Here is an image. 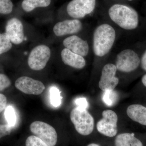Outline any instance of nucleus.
Listing matches in <instances>:
<instances>
[{"instance_id": "nucleus-13", "label": "nucleus", "mask_w": 146, "mask_h": 146, "mask_svg": "<svg viewBox=\"0 0 146 146\" xmlns=\"http://www.w3.org/2000/svg\"><path fill=\"white\" fill-rule=\"evenodd\" d=\"M63 45L72 52L84 57L88 54L89 46L86 41L76 35H72L65 38Z\"/></svg>"}, {"instance_id": "nucleus-1", "label": "nucleus", "mask_w": 146, "mask_h": 146, "mask_svg": "<svg viewBox=\"0 0 146 146\" xmlns=\"http://www.w3.org/2000/svg\"><path fill=\"white\" fill-rule=\"evenodd\" d=\"M108 13L110 19L122 28L132 30L138 27V12L130 6L115 4L110 7Z\"/></svg>"}, {"instance_id": "nucleus-28", "label": "nucleus", "mask_w": 146, "mask_h": 146, "mask_svg": "<svg viewBox=\"0 0 146 146\" xmlns=\"http://www.w3.org/2000/svg\"><path fill=\"white\" fill-rule=\"evenodd\" d=\"M141 64L142 69L146 71V50L141 57Z\"/></svg>"}, {"instance_id": "nucleus-26", "label": "nucleus", "mask_w": 146, "mask_h": 146, "mask_svg": "<svg viewBox=\"0 0 146 146\" xmlns=\"http://www.w3.org/2000/svg\"><path fill=\"white\" fill-rule=\"evenodd\" d=\"M11 128L8 124L0 125V139L9 135L11 132Z\"/></svg>"}, {"instance_id": "nucleus-24", "label": "nucleus", "mask_w": 146, "mask_h": 146, "mask_svg": "<svg viewBox=\"0 0 146 146\" xmlns=\"http://www.w3.org/2000/svg\"><path fill=\"white\" fill-rule=\"evenodd\" d=\"M11 84V81L7 76L0 74V91H3L8 88Z\"/></svg>"}, {"instance_id": "nucleus-16", "label": "nucleus", "mask_w": 146, "mask_h": 146, "mask_svg": "<svg viewBox=\"0 0 146 146\" xmlns=\"http://www.w3.org/2000/svg\"><path fill=\"white\" fill-rule=\"evenodd\" d=\"M115 146H143V143L133 133H124L116 137Z\"/></svg>"}, {"instance_id": "nucleus-15", "label": "nucleus", "mask_w": 146, "mask_h": 146, "mask_svg": "<svg viewBox=\"0 0 146 146\" xmlns=\"http://www.w3.org/2000/svg\"><path fill=\"white\" fill-rule=\"evenodd\" d=\"M127 114L134 121L146 126V107L141 104L131 105L127 109Z\"/></svg>"}, {"instance_id": "nucleus-12", "label": "nucleus", "mask_w": 146, "mask_h": 146, "mask_svg": "<svg viewBox=\"0 0 146 146\" xmlns=\"http://www.w3.org/2000/svg\"><path fill=\"white\" fill-rule=\"evenodd\" d=\"M82 24L78 19L66 20L58 22L53 27L54 34L57 36L76 34L82 29Z\"/></svg>"}, {"instance_id": "nucleus-25", "label": "nucleus", "mask_w": 146, "mask_h": 146, "mask_svg": "<svg viewBox=\"0 0 146 146\" xmlns=\"http://www.w3.org/2000/svg\"><path fill=\"white\" fill-rule=\"evenodd\" d=\"M74 102L77 107L80 109L87 110L89 107V103L86 98L83 97L78 98Z\"/></svg>"}, {"instance_id": "nucleus-18", "label": "nucleus", "mask_w": 146, "mask_h": 146, "mask_svg": "<svg viewBox=\"0 0 146 146\" xmlns=\"http://www.w3.org/2000/svg\"><path fill=\"white\" fill-rule=\"evenodd\" d=\"M119 96L115 90H109L104 91L102 100L104 103L109 107L115 106L118 101Z\"/></svg>"}, {"instance_id": "nucleus-11", "label": "nucleus", "mask_w": 146, "mask_h": 146, "mask_svg": "<svg viewBox=\"0 0 146 146\" xmlns=\"http://www.w3.org/2000/svg\"><path fill=\"white\" fill-rule=\"evenodd\" d=\"M5 33L11 43L14 44H20L23 42L25 38L23 25L18 18H11L7 21L5 27Z\"/></svg>"}, {"instance_id": "nucleus-2", "label": "nucleus", "mask_w": 146, "mask_h": 146, "mask_svg": "<svg viewBox=\"0 0 146 146\" xmlns=\"http://www.w3.org/2000/svg\"><path fill=\"white\" fill-rule=\"evenodd\" d=\"M116 38V32L110 25L102 24L95 30L93 36V50L95 54L102 57L111 50Z\"/></svg>"}, {"instance_id": "nucleus-27", "label": "nucleus", "mask_w": 146, "mask_h": 146, "mask_svg": "<svg viewBox=\"0 0 146 146\" xmlns=\"http://www.w3.org/2000/svg\"><path fill=\"white\" fill-rule=\"evenodd\" d=\"M7 100L3 94H0V113L4 110L6 107Z\"/></svg>"}, {"instance_id": "nucleus-6", "label": "nucleus", "mask_w": 146, "mask_h": 146, "mask_svg": "<svg viewBox=\"0 0 146 146\" xmlns=\"http://www.w3.org/2000/svg\"><path fill=\"white\" fill-rule=\"evenodd\" d=\"M32 133L41 139L49 146H55L57 142V134L55 129L47 123L35 121L30 126Z\"/></svg>"}, {"instance_id": "nucleus-21", "label": "nucleus", "mask_w": 146, "mask_h": 146, "mask_svg": "<svg viewBox=\"0 0 146 146\" xmlns=\"http://www.w3.org/2000/svg\"><path fill=\"white\" fill-rule=\"evenodd\" d=\"M5 116L8 125L11 127L16 125L17 117L15 110L11 106H7L5 108Z\"/></svg>"}, {"instance_id": "nucleus-5", "label": "nucleus", "mask_w": 146, "mask_h": 146, "mask_svg": "<svg viewBox=\"0 0 146 146\" xmlns=\"http://www.w3.org/2000/svg\"><path fill=\"white\" fill-rule=\"evenodd\" d=\"M141 64V59L133 50L127 49L122 51L117 56V70L123 72L129 73L135 70Z\"/></svg>"}, {"instance_id": "nucleus-22", "label": "nucleus", "mask_w": 146, "mask_h": 146, "mask_svg": "<svg viewBox=\"0 0 146 146\" xmlns=\"http://www.w3.org/2000/svg\"><path fill=\"white\" fill-rule=\"evenodd\" d=\"M13 7L11 0H0V14H10L13 11Z\"/></svg>"}, {"instance_id": "nucleus-20", "label": "nucleus", "mask_w": 146, "mask_h": 146, "mask_svg": "<svg viewBox=\"0 0 146 146\" xmlns=\"http://www.w3.org/2000/svg\"><path fill=\"white\" fill-rule=\"evenodd\" d=\"M50 94L51 103L53 106L55 107L60 106L62 101L60 90L56 87L52 86L50 89Z\"/></svg>"}, {"instance_id": "nucleus-4", "label": "nucleus", "mask_w": 146, "mask_h": 146, "mask_svg": "<svg viewBox=\"0 0 146 146\" xmlns=\"http://www.w3.org/2000/svg\"><path fill=\"white\" fill-rule=\"evenodd\" d=\"M51 54L50 49L46 45L36 46L32 50L28 58L29 67L33 70H43L49 60Z\"/></svg>"}, {"instance_id": "nucleus-17", "label": "nucleus", "mask_w": 146, "mask_h": 146, "mask_svg": "<svg viewBox=\"0 0 146 146\" xmlns=\"http://www.w3.org/2000/svg\"><path fill=\"white\" fill-rule=\"evenodd\" d=\"M51 2V0H23L21 6L24 11L30 12L38 7H47Z\"/></svg>"}, {"instance_id": "nucleus-19", "label": "nucleus", "mask_w": 146, "mask_h": 146, "mask_svg": "<svg viewBox=\"0 0 146 146\" xmlns=\"http://www.w3.org/2000/svg\"><path fill=\"white\" fill-rule=\"evenodd\" d=\"M12 43L5 32L0 33V55L8 52L12 48Z\"/></svg>"}, {"instance_id": "nucleus-7", "label": "nucleus", "mask_w": 146, "mask_h": 146, "mask_svg": "<svg viewBox=\"0 0 146 146\" xmlns=\"http://www.w3.org/2000/svg\"><path fill=\"white\" fill-rule=\"evenodd\" d=\"M102 118L97 123L99 133L109 137H114L117 133L118 116L113 110H105L102 113Z\"/></svg>"}, {"instance_id": "nucleus-29", "label": "nucleus", "mask_w": 146, "mask_h": 146, "mask_svg": "<svg viewBox=\"0 0 146 146\" xmlns=\"http://www.w3.org/2000/svg\"><path fill=\"white\" fill-rule=\"evenodd\" d=\"M141 81L144 86L146 87V74L143 76L141 79Z\"/></svg>"}, {"instance_id": "nucleus-3", "label": "nucleus", "mask_w": 146, "mask_h": 146, "mask_svg": "<svg viewBox=\"0 0 146 146\" xmlns=\"http://www.w3.org/2000/svg\"><path fill=\"white\" fill-rule=\"evenodd\" d=\"M70 118L76 130L79 134L88 136L93 132L94 118L87 110L75 108L71 111Z\"/></svg>"}, {"instance_id": "nucleus-31", "label": "nucleus", "mask_w": 146, "mask_h": 146, "mask_svg": "<svg viewBox=\"0 0 146 146\" xmlns=\"http://www.w3.org/2000/svg\"><path fill=\"white\" fill-rule=\"evenodd\" d=\"M127 1H132L133 0H127Z\"/></svg>"}, {"instance_id": "nucleus-23", "label": "nucleus", "mask_w": 146, "mask_h": 146, "mask_svg": "<svg viewBox=\"0 0 146 146\" xmlns=\"http://www.w3.org/2000/svg\"><path fill=\"white\" fill-rule=\"evenodd\" d=\"M26 146H49L44 141L35 136H29L26 141Z\"/></svg>"}, {"instance_id": "nucleus-14", "label": "nucleus", "mask_w": 146, "mask_h": 146, "mask_svg": "<svg viewBox=\"0 0 146 146\" xmlns=\"http://www.w3.org/2000/svg\"><path fill=\"white\" fill-rule=\"evenodd\" d=\"M61 57L64 64L75 69H82L86 65V60L83 56L72 52L66 48L61 51Z\"/></svg>"}, {"instance_id": "nucleus-8", "label": "nucleus", "mask_w": 146, "mask_h": 146, "mask_svg": "<svg viewBox=\"0 0 146 146\" xmlns=\"http://www.w3.org/2000/svg\"><path fill=\"white\" fill-rule=\"evenodd\" d=\"M96 0H72L66 8L67 13L75 19L84 18L94 11Z\"/></svg>"}, {"instance_id": "nucleus-30", "label": "nucleus", "mask_w": 146, "mask_h": 146, "mask_svg": "<svg viewBox=\"0 0 146 146\" xmlns=\"http://www.w3.org/2000/svg\"><path fill=\"white\" fill-rule=\"evenodd\" d=\"M87 146H100V145H99L98 144L93 143L89 144V145H88Z\"/></svg>"}, {"instance_id": "nucleus-10", "label": "nucleus", "mask_w": 146, "mask_h": 146, "mask_svg": "<svg viewBox=\"0 0 146 146\" xmlns=\"http://www.w3.org/2000/svg\"><path fill=\"white\" fill-rule=\"evenodd\" d=\"M117 69L112 63L106 64L103 68L99 83V87L103 91L114 90L119 82V78L116 77Z\"/></svg>"}, {"instance_id": "nucleus-9", "label": "nucleus", "mask_w": 146, "mask_h": 146, "mask_svg": "<svg viewBox=\"0 0 146 146\" xmlns=\"http://www.w3.org/2000/svg\"><path fill=\"white\" fill-rule=\"evenodd\" d=\"M16 89L28 95H39L45 89L42 82L28 76H22L17 79L15 82Z\"/></svg>"}]
</instances>
